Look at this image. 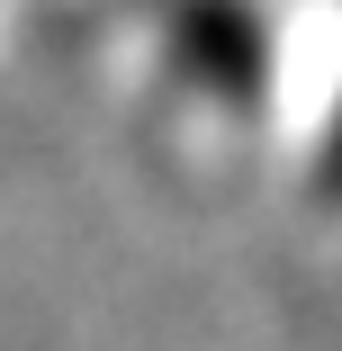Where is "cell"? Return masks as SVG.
Masks as SVG:
<instances>
[{
  "label": "cell",
  "instance_id": "1",
  "mask_svg": "<svg viewBox=\"0 0 342 351\" xmlns=\"http://www.w3.org/2000/svg\"><path fill=\"white\" fill-rule=\"evenodd\" d=\"M324 171H333V189H342V126H333V154H324Z\"/></svg>",
  "mask_w": 342,
  "mask_h": 351
}]
</instances>
